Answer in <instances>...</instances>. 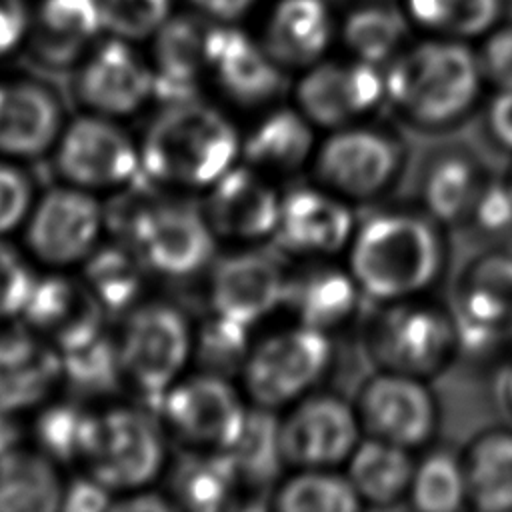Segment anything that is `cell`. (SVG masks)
Listing matches in <instances>:
<instances>
[{
    "instance_id": "obj_39",
    "label": "cell",
    "mask_w": 512,
    "mask_h": 512,
    "mask_svg": "<svg viewBox=\"0 0 512 512\" xmlns=\"http://www.w3.org/2000/svg\"><path fill=\"white\" fill-rule=\"evenodd\" d=\"M272 504L280 512H354L362 508L348 476L334 468H300L276 488Z\"/></svg>"
},
{
    "instance_id": "obj_42",
    "label": "cell",
    "mask_w": 512,
    "mask_h": 512,
    "mask_svg": "<svg viewBox=\"0 0 512 512\" xmlns=\"http://www.w3.org/2000/svg\"><path fill=\"white\" fill-rule=\"evenodd\" d=\"M60 356L64 384H70L84 394H108L124 382L116 338L106 332H100L74 348L60 350Z\"/></svg>"
},
{
    "instance_id": "obj_6",
    "label": "cell",
    "mask_w": 512,
    "mask_h": 512,
    "mask_svg": "<svg viewBox=\"0 0 512 512\" xmlns=\"http://www.w3.org/2000/svg\"><path fill=\"white\" fill-rule=\"evenodd\" d=\"M128 246L148 272L188 278L214 262L218 236L204 208L188 200L152 198L132 206L122 220Z\"/></svg>"
},
{
    "instance_id": "obj_13",
    "label": "cell",
    "mask_w": 512,
    "mask_h": 512,
    "mask_svg": "<svg viewBox=\"0 0 512 512\" xmlns=\"http://www.w3.org/2000/svg\"><path fill=\"white\" fill-rule=\"evenodd\" d=\"M386 100L384 72L362 60H320L294 86V106L326 130L364 122Z\"/></svg>"
},
{
    "instance_id": "obj_12",
    "label": "cell",
    "mask_w": 512,
    "mask_h": 512,
    "mask_svg": "<svg viewBox=\"0 0 512 512\" xmlns=\"http://www.w3.org/2000/svg\"><path fill=\"white\" fill-rule=\"evenodd\" d=\"M102 228L104 208L96 194L64 182L36 198L22 228L24 248L50 270L82 266L98 248Z\"/></svg>"
},
{
    "instance_id": "obj_48",
    "label": "cell",
    "mask_w": 512,
    "mask_h": 512,
    "mask_svg": "<svg viewBox=\"0 0 512 512\" xmlns=\"http://www.w3.org/2000/svg\"><path fill=\"white\" fill-rule=\"evenodd\" d=\"M476 56L484 82L498 90L512 88V24L494 26L486 32Z\"/></svg>"
},
{
    "instance_id": "obj_45",
    "label": "cell",
    "mask_w": 512,
    "mask_h": 512,
    "mask_svg": "<svg viewBox=\"0 0 512 512\" xmlns=\"http://www.w3.org/2000/svg\"><path fill=\"white\" fill-rule=\"evenodd\" d=\"M36 198L32 176L20 162L0 156V238L24 228Z\"/></svg>"
},
{
    "instance_id": "obj_8",
    "label": "cell",
    "mask_w": 512,
    "mask_h": 512,
    "mask_svg": "<svg viewBox=\"0 0 512 512\" xmlns=\"http://www.w3.org/2000/svg\"><path fill=\"white\" fill-rule=\"evenodd\" d=\"M368 330V350L380 370L430 378L458 352L452 314L418 298L382 304Z\"/></svg>"
},
{
    "instance_id": "obj_24",
    "label": "cell",
    "mask_w": 512,
    "mask_h": 512,
    "mask_svg": "<svg viewBox=\"0 0 512 512\" xmlns=\"http://www.w3.org/2000/svg\"><path fill=\"white\" fill-rule=\"evenodd\" d=\"M104 314L84 282L52 270L44 276L36 274L20 318L58 350H68L104 332Z\"/></svg>"
},
{
    "instance_id": "obj_9",
    "label": "cell",
    "mask_w": 512,
    "mask_h": 512,
    "mask_svg": "<svg viewBox=\"0 0 512 512\" xmlns=\"http://www.w3.org/2000/svg\"><path fill=\"white\" fill-rule=\"evenodd\" d=\"M52 156L66 184L94 194L124 188L142 174L138 142L116 118L94 112L66 122Z\"/></svg>"
},
{
    "instance_id": "obj_25",
    "label": "cell",
    "mask_w": 512,
    "mask_h": 512,
    "mask_svg": "<svg viewBox=\"0 0 512 512\" xmlns=\"http://www.w3.org/2000/svg\"><path fill=\"white\" fill-rule=\"evenodd\" d=\"M334 38V18L324 0H278L260 44L280 68L306 70L320 62Z\"/></svg>"
},
{
    "instance_id": "obj_57",
    "label": "cell",
    "mask_w": 512,
    "mask_h": 512,
    "mask_svg": "<svg viewBox=\"0 0 512 512\" xmlns=\"http://www.w3.org/2000/svg\"><path fill=\"white\" fill-rule=\"evenodd\" d=\"M508 180H510V182H512V176H510V178H508Z\"/></svg>"
},
{
    "instance_id": "obj_36",
    "label": "cell",
    "mask_w": 512,
    "mask_h": 512,
    "mask_svg": "<svg viewBox=\"0 0 512 512\" xmlns=\"http://www.w3.org/2000/svg\"><path fill=\"white\" fill-rule=\"evenodd\" d=\"M408 16L386 0H366L350 10L340 26V38L352 58L382 66L402 52Z\"/></svg>"
},
{
    "instance_id": "obj_17",
    "label": "cell",
    "mask_w": 512,
    "mask_h": 512,
    "mask_svg": "<svg viewBox=\"0 0 512 512\" xmlns=\"http://www.w3.org/2000/svg\"><path fill=\"white\" fill-rule=\"evenodd\" d=\"M288 272L270 252L256 248L226 254L210 264L212 312L254 326L284 306Z\"/></svg>"
},
{
    "instance_id": "obj_38",
    "label": "cell",
    "mask_w": 512,
    "mask_h": 512,
    "mask_svg": "<svg viewBox=\"0 0 512 512\" xmlns=\"http://www.w3.org/2000/svg\"><path fill=\"white\" fill-rule=\"evenodd\" d=\"M94 412L78 402L48 400L36 410L32 422L34 446L58 464H82Z\"/></svg>"
},
{
    "instance_id": "obj_32",
    "label": "cell",
    "mask_w": 512,
    "mask_h": 512,
    "mask_svg": "<svg viewBox=\"0 0 512 512\" xmlns=\"http://www.w3.org/2000/svg\"><path fill=\"white\" fill-rule=\"evenodd\" d=\"M346 464V476L362 504L392 506L408 498L416 468L412 450L370 436L358 442Z\"/></svg>"
},
{
    "instance_id": "obj_34",
    "label": "cell",
    "mask_w": 512,
    "mask_h": 512,
    "mask_svg": "<svg viewBox=\"0 0 512 512\" xmlns=\"http://www.w3.org/2000/svg\"><path fill=\"white\" fill-rule=\"evenodd\" d=\"M462 462L468 504L482 512H512V430L478 434Z\"/></svg>"
},
{
    "instance_id": "obj_18",
    "label": "cell",
    "mask_w": 512,
    "mask_h": 512,
    "mask_svg": "<svg viewBox=\"0 0 512 512\" xmlns=\"http://www.w3.org/2000/svg\"><path fill=\"white\" fill-rule=\"evenodd\" d=\"M74 88L86 112L120 120L140 112L154 96V72L128 40L114 36L84 58Z\"/></svg>"
},
{
    "instance_id": "obj_3",
    "label": "cell",
    "mask_w": 512,
    "mask_h": 512,
    "mask_svg": "<svg viewBox=\"0 0 512 512\" xmlns=\"http://www.w3.org/2000/svg\"><path fill=\"white\" fill-rule=\"evenodd\" d=\"M478 56L458 38L404 48L384 70L386 100L412 124L440 130L460 122L482 90Z\"/></svg>"
},
{
    "instance_id": "obj_56",
    "label": "cell",
    "mask_w": 512,
    "mask_h": 512,
    "mask_svg": "<svg viewBox=\"0 0 512 512\" xmlns=\"http://www.w3.org/2000/svg\"><path fill=\"white\" fill-rule=\"evenodd\" d=\"M508 336H510V338H512V324H510V334H508Z\"/></svg>"
},
{
    "instance_id": "obj_7",
    "label": "cell",
    "mask_w": 512,
    "mask_h": 512,
    "mask_svg": "<svg viewBox=\"0 0 512 512\" xmlns=\"http://www.w3.org/2000/svg\"><path fill=\"white\" fill-rule=\"evenodd\" d=\"M330 334L294 324L252 344L240 370L244 396L262 408L292 406L308 396L332 364Z\"/></svg>"
},
{
    "instance_id": "obj_50",
    "label": "cell",
    "mask_w": 512,
    "mask_h": 512,
    "mask_svg": "<svg viewBox=\"0 0 512 512\" xmlns=\"http://www.w3.org/2000/svg\"><path fill=\"white\" fill-rule=\"evenodd\" d=\"M30 30L26 0H0V58L14 52Z\"/></svg>"
},
{
    "instance_id": "obj_29",
    "label": "cell",
    "mask_w": 512,
    "mask_h": 512,
    "mask_svg": "<svg viewBox=\"0 0 512 512\" xmlns=\"http://www.w3.org/2000/svg\"><path fill=\"white\" fill-rule=\"evenodd\" d=\"M98 30L100 0H44L30 36L32 54L46 66H70Z\"/></svg>"
},
{
    "instance_id": "obj_5",
    "label": "cell",
    "mask_w": 512,
    "mask_h": 512,
    "mask_svg": "<svg viewBox=\"0 0 512 512\" xmlns=\"http://www.w3.org/2000/svg\"><path fill=\"white\" fill-rule=\"evenodd\" d=\"M82 466L116 496L150 488L168 466L166 428L160 416L134 404L94 412Z\"/></svg>"
},
{
    "instance_id": "obj_47",
    "label": "cell",
    "mask_w": 512,
    "mask_h": 512,
    "mask_svg": "<svg viewBox=\"0 0 512 512\" xmlns=\"http://www.w3.org/2000/svg\"><path fill=\"white\" fill-rule=\"evenodd\" d=\"M466 224L486 236H502L512 230V182L486 180Z\"/></svg>"
},
{
    "instance_id": "obj_44",
    "label": "cell",
    "mask_w": 512,
    "mask_h": 512,
    "mask_svg": "<svg viewBox=\"0 0 512 512\" xmlns=\"http://www.w3.org/2000/svg\"><path fill=\"white\" fill-rule=\"evenodd\" d=\"M172 0H100L102 28L122 40H142L170 18Z\"/></svg>"
},
{
    "instance_id": "obj_37",
    "label": "cell",
    "mask_w": 512,
    "mask_h": 512,
    "mask_svg": "<svg viewBox=\"0 0 512 512\" xmlns=\"http://www.w3.org/2000/svg\"><path fill=\"white\" fill-rule=\"evenodd\" d=\"M236 468L242 486H266L286 466L280 448V418L270 408L248 406L244 424L224 450Z\"/></svg>"
},
{
    "instance_id": "obj_22",
    "label": "cell",
    "mask_w": 512,
    "mask_h": 512,
    "mask_svg": "<svg viewBox=\"0 0 512 512\" xmlns=\"http://www.w3.org/2000/svg\"><path fill=\"white\" fill-rule=\"evenodd\" d=\"M204 58L214 84L238 106L268 104L282 90L284 68L268 56L260 42L238 28H208Z\"/></svg>"
},
{
    "instance_id": "obj_30",
    "label": "cell",
    "mask_w": 512,
    "mask_h": 512,
    "mask_svg": "<svg viewBox=\"0 0 512 512\" xmlns=\"http://www.w3.org/2000/svg\"><path fill=\"white\" fill-rule=\"evenodd\" d=\"M486 184L480 164L462 150L436 154L422 174L420 198L438 224H464Z\"/></svg>"
},
{
    "instance_id": "obj_19",
    "label": "cell",
    "mask_w": 512,
    "mask_h": 512,
    "mask_svg": "<svg viewBox=\"0 0 512 512\" xmlns=\"http://www.w3.org/2000/svg\"><path fill=\"white\" fill-rule=\"evenodd\" d=\"M356 230V218L348 200L324 186H300L282 196L276 246L290 256L330 258L348 244Z\"/></svg>"
},
{
    "instance_id": "obj_53",
    "label": "cell",
    "mask_w": 512,
    "mask_h": 512,
    "mask_svg": "<svg viewBox=\"0 0 512 512\" xmlns=\"http://www.w3.org/2000/svg\"><path fill=\"white\" fill-rule=\"evenodd\" d=\"M174 508L172 502H168L164 496L152 492L150 488L118 494L112 502L110 510H170Z\"/></svg>"
},
{
    "instance_id": "obj_4",
    "label": "cell",
    "mask_w": 512,
    "mask_h": 512,
    "mask_svg": "<svg viewBox=\"0 0 512 512\" xmlns=\"http://www.w3.org/2000/svg\"><path fill=\"white\" fill-rule=\"evenodd\" d=\"M196 326L166 300H140L120 324L116 338L124 382L158 402L194 362Z\"/></svg>"
},
{
    "instance_id": "obj_23",
    "label": "cell",
    "mask_w": 512,
    "mask_h": 512,
    "mask_svg": "<svg viewBox=\"0 0 512 512\" xmlns=\"http://www.w3.org/2000/svg\"><path fill=\"white\" fill-rule=\"evenodd\" d=\"M58 94L34 78L0 82V156L34 160L52 152L62 128Z\"/></svg>"
},
{
    "instance_id": "obj_21",
    "label": "cell",
    "mask_w": 512,
    "mask_h": 512,
    "mask_svg": "<svg viewBox=\"0 0 512 512\" xmlns=\"http://www.w3.org/2000/svg\"><path fill=\"white\" fill-rule=\"evenodd\" d=\"M64 384L60 350L24 326L0 330V412H36Z\"/></svg>"
},
{
    "instance_id": "obj_40",
    "label": "cell",
    "mask_w": 512,
    "mask_h": 512,
    "mask_svg": "<svg viewBox=\"0 0 512 512\" xmlns=\"http://www.w3.org/2000/svg\"><path fill=\"white\" fill-rule=\"evenodd\" d=\"M404 6L422 30L458 40L484 36L502 14V0H404Z\"/></svg>"
},
{
    "instance_id": "obj_52",
    "label": "cell",
    "mask_w": 512,
    "mask_h": 512,
    "mask_svg": "<svg viewBox=\"0 0 512 512\" xmlns=\"http://www.w3.org/2000/svg\"><path fill=\"white\" fill-rule=\"evenodd\" d=\"M202 14L228 24L234 22L254 6L256 0H190Z\"/></svg>"
},
{
    "instance_id": "obj_55",
    "label": "cell",
    "mask_w": 512,
    "mask_h": 512,
    "mask_svg": "<svg viewBox=\"0 0 512 512\" xmlns=\"http://www.w3.org/2000/svg\"><path fill=\"white\" fill-rule=\"evenodd\" d=\"M502 398H504V404L508 406V410L512 412V368L504 374V380H502Z\"/></svg>"
},
{
    "instance_id": "obj_27",
    "label": "cell",
    "mask_w": 512,
    "mask_h": 512,
    "mask_svg": "<svg viewBox=\"0 0 512 512\" xmlns=\"http://www.w3.org/2000/svg\"><path fill=\"white\" fill-rule=\"evenodd\" d=\"M362 296L350 270L316 264L288 276L284 306L298 324L330 334L356 314Z\"/></svg>"
},
{
    "instance_id": "obj_54",
    "label": "cell",
    "mask_w": 512,
    "mask_h": 512,
    "mask_svg": "<svg viewBox=\"0 0 512 512\" xmlns=\"http://www.w3.org/2000/svg\"><path fill=\"white\" fill-rule=\"evenodd\" d=\"M22 442V428L18 424V416L0 412V458L20 446Z\"/></svg>"
},
{
    "instance_id": "obj_49",
    "label": "cell",
    "mask_w": 512,
    "mask_h": 512,
    "mask_svg": "<svg viewBox=\"0 0 512 512\" xmlns=\"http://www.w3.org/2000/svg\"><path fill=\"white\" fill-rule=\"evenodd\" d=\"M116 494L108 490L102 482H98L88 472L66 480L62 510L68 512H100L110 510Z\"/></svg>"
},
{
    "instance_id": "obj_20",
    "label": "cell",
    "mask_w": 512,
    "mask_h": 512,
    "mask_svg": "<svg viewBox=\"0 0 512 512\" xmlns=\"http://www.w3.org/2000/svg\"><path fill=\"white\" fill-rule=\"evenodd\" d=\"M282 196L270 176L244 164L232 166L208 190L204 214L218 240L258 242L272 238Z\"/></svg>"
},
{
    "instance_id": "obj_11",
    "label": "cell",
    "mask_w": 512,
    "mask_h": 512,
    "mask_svg": "<svg viewBox=\"0 0 512 512\" xmlns=\"http://www.w3.org/2000/svg\"><path fill=\"white\" fill-rule=\"evenodd\" d=\"M160 420L174 438L194 450H226L238 436L248 404L228 380L206 370L184 374L156 402Z\"/></svg>"
},
{
    "instance_id": "obj_10",
    "label": "cell",
    "mask_w": 512,
    "mask_h": 512,
    "mask_svg": "<svg viewBox=\"0 0 512 512\" xmlns=\"http://www.w3.org/2000/svg\"><path fill=\"white\" fill-rule=\"evenodd\" d=\"M404 162L402 144L390 132L362 122L330 130L316 146V182L344 200H370L386 192Z\"/></svg>"
},
{
    "instance_id": "obj_51",
    "label": "cell",
    "mask_w": 512,
    "mask_h": 512,
    "mask_svg": "<svg viewBox=\"0 0 512 512\" xmlns=\"http://www.w3.org/2000/svg\"><path fill=\"white\" fill-rule=\"evenodd\" d=\"M486 122L494 140L512 150V88L498 90L488 106Z\"/></svg>"
},
{
    "instance_id": "obj_16",
    "label": "cell",
    "mask_w": 512,
    "mask_h": 512,
    "mask_svg": "<svg viewBox=\"0 0 512 512\" xmlns=\"http://www.w3.org/2000/svg\"><path fill=\"white\" fill-rule=\"evenodd\" d=\"M356 412L374 438L408 450L428 444L438 430V402L426 378L380 370L362 386Z\"/></svg>"
},
{
    "instance_id": "obj_1",
    "label": "cell",
    "mask_w": 512,
    "mask_h": 512,
    "mask_svg": "<svg viewBox=\"0 0 512 512\" xmlns=\"http://www.w3.org/2000/svg\"><path fill=\"white\" fill-rule=\"evenodd\" d=\"M138 148L142 174L150 182L208 190L242 158V134L218 108L186 98L162 102Z\"/></svg>"
},
{
    "instance_id": "obj_15",
    "label": "cell",
    "mask_w": 512,
    "mask_h": 512,
    "mask_svg": "<svg viewBox=\"0 0 512 512\" xmlns=\"http://www.w3.org/2000/svg\"><path fill=\"white\" fill-rule=\"evenodd\" d=\"M362 424L356 406L334 394H308L280 418V448L286 466L336 468L358 442Z\"/></svg>"
},
{
    "instance_id": "obj_41",
    "label": "cell",
    "mask_w": 512,
    "mask_h": 512,
    "mask_svg": "<svg viewBox=\"0 0 512 512\" xmlns=\"http://www.w3.org/2000/svg\"><path fill=\"white\" fill-rule=\"evenodd\" d=\"M408 498L422 512H456L468 504L464 462L448 450L426 454L414 468Z\"/></svg>"
},
{
    "instance_id": "obj_2",
    "label": "cell",
    "mask_w": 512,
    "mask_h": 512,
    "mask_svg": "<svg viewBox=\"0 0 512 512\" xmlns=\"http://www.w3.org/2000/svg\"><path fill=\"white\" fill-rule=\"evenodd\" d=\"M446 248L438 222L412 210L376 212L356 224L348 270L360 292L380 304L424 294L442 274Z\"/></svg>"
},
{
    "instance_id": "obj_31",
    "label": "cell",
    "mask_w": 512,
    "mask_h": 512,
    "mask_svg": "<svg viewBox=\"0 0 512 512\" xmlns=\"http://www.w3.org/2000/svg\"><path fill=\"white\" fill-rule=\"evenodd\" d=\"M64 484L58 462L20 444L0 458V512L62 510Z\"/></svg>"
},
{
    "instance_id": "obj_14",
    "label": "cell",
    "mask_w": 512,
    "mask_h": 512,
    "mask_svg": "<svg viewBox=\"0 0 512 512\" xmlns=\"http://www.w3.org/2000/svg\"><path fill=\"white\" fill-rule=\"evenodd\" d=\"M450 314L458 352H492L510 334L512 254L490 252L476 258L464 270Z\"/></svg>"
},
{
    "instance_id": "obj_26",
    "label": "cell",
    "mask_w": 512,
    "mask_h": 512,
    "mask_svg": "<svg viewBox=\"0 0 512 512\" xmlns=\"http://www.w3.org/2000/svg\"><path fill=\"white\" fill-rule=\"evenodd\" d=\"M314 124L294 108H274L242 134V160L266 176H292L312 164Z\"/></svg>"
},
{
    "instance_id": "obj_33",
    "label": "cell",
    "mask_w": 512,
    "mask_h": 512,
    "mask_svg": "<svg viewBox=\"0 0 512 512\" xmlns=\"http://www.w3.org/2000/svg\"><path fill=\"white\" fill-rule=\"evenodd\" d=\"M240 486L236 468L222 450L188 448L168 474L172 504L196 512L226 508Z\"/></svg>"
},
{
    "instance_id": "obj_35",
    "label": "cell",
    "mask_w": 512,
    "mask_h": 512,
    "mask_svg": "<svg viewBox=\"0 0 512 512\" xmlns=\"http://www.w3.org/2000/svg\"><path fill=\"white\" fill-rule=\"evenodd\" d=\"M82 270V282L106 314H126L142 300L148 270L128 244H98Z\"/></svg>"
},
{
    "instance_id": "obj_43",
    "label": "cell",
    "mask_w": 512,
    "mask_h": 512,
    "mask_svg": "<svg viewBox=\"0 0 512 512\" xmlns=\"http://www.w3.org/2000/svg\"><path fill=\"white\" fill-rule=\"evenodd\" d=\"M252 326L212 312L194 334V362L198 370L232 376L242 370L252 348Z\"/></svg>"
},
{
    "instance_id": "obj_28",
    "label": "cell",
    "mask_w": 512,
    "mask_h": 512,
    "mask_svg": "<svg viewBox=\"0 0 512 512\" xmlns=\"http://www.w3.org/2000/svg\"><path fill=\"white\" fill-rule=\"evenodd\" d=\"M206 30L190 18H168L154 40V96L162 102L196 98L198 80L206 68Z\"/></svg>"
},
{
    "instance_id": "obj_46",
    "label": "cell",
    "mask_w": 512,
    "mask_h": 512,
    "mask_svg": "<svg viewBox=\"0 0 512 512\" xmlns=\"http://www.w3.org/2000/svg\"><path fill=\"white\" fill-rule=\"evenodd\" d=\"M30 260L6 238H0V324L22 316L34 286Z\"/></svg>"
}]
</instances>
